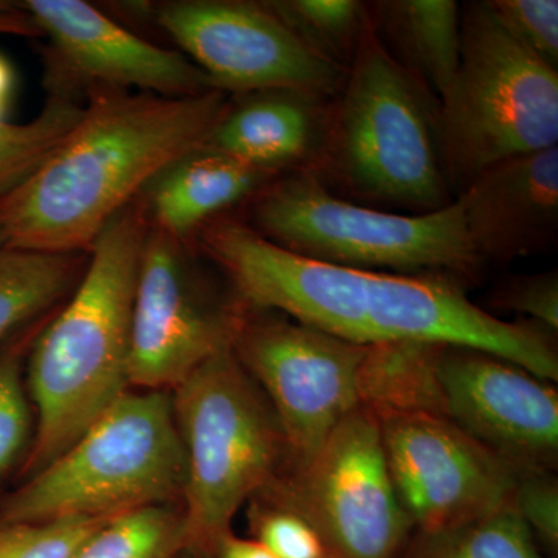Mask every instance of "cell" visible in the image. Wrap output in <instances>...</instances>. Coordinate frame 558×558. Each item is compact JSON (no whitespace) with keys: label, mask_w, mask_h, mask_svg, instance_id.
Returning a JSON list of instances; mask_svg holds the SVG:
<instances>
[{"label":"cell","mask_w":558,"mask_h":558,"mask_svg":"<svg viewBox=\"0 0 558 558\" xmlns=\"http://www.w3.org/2000/svg\"><path fill=\"white\" fill-rule=\"evenodd\" d=\"M202 247L255 311L278 312L359 344H442L487 352L538 379H558L553 341L534 323L502 322L453 279L349 269L295 255L247 223L216 220Z\"/></svg>","instance_id":"1"},{"label":"cell","mask_w":558,"mask_h":558,"mask_svg":"<svg viewBox=\"0 0 558 558\" xmlns=\"http://www.w3.org/2000/svg\"><path fill=\"white\" fill-rule=\"evenodd\" d=\"M229 106L218 89L183 98L100 92L46 163L0 199L3 247L89 253L150 180L204 145Z\"/></svg>","instance_id":"2"},{"label":"cell","mask_w":558,"mask_h":558,"mask_svg":"<svg viewBox=\"0 0 558 558\" xmlns=\"http://www.w3.org/2000/svg\"><path fill=\"white\" fill-rule=\"evenodd\" d=\"M148 227L135 202L110 220L64 310L32 341L27 389L36 427L22 469L28 478L130 389L132 301Z\"/></svg>","instance_id":"3"},{"label":"cell","mask_w":558,"mask_h":558,"mask_svg":"<svg viewBox=\"0 0 558 558\" xmlns=\"http://www.w3.org/2000/svg\"><path fill=\"white\" fill-rule=\"evenodd\" d=\"M306 170L387 211L427 215L454 201L440 156L439 98L389 53L369 13Z\"/></svg>","instance_id":"4"},{"label":"cell","mask_w":558,"mask_h":558,"mask_svg":"<svg viewBox=\"0 0 558 558\" xmlns=\"http://www.w3.org/2000/svg\"><path fill=\"white\" fill-rule=\"evenodd\" d=\"M185 450V553L216 556L242 505L289 461L278 418L233 348L213 355L171 391Z\"/></svg>","instance_id":"5"},{"label":"cell","mask_w":558,"mask_h":558,"mask_svg":"<svg viewBox=\"0 0 558 558\" xmlns=\"http://www.w3.org/2000/svg\"><path fill=\"white\" fill-rule=\"evenodd\" d=\"M186 459L171 391L121 395L0 508V523L110 519L182 497Z\"/></svg>","instance_id":"6"},{"label":"cell","mask_w":558,"mask_h":558,"mask_svg":"<svg viewBox=\"0 0 558 558\" xmlns=\"http://www.w3.org/2000/svg\"><path fill=\"white\" fill-rule=\"evenodd\" d=\"M252 222L288 252L349 269L457 279L484 266L457 199L427 215L387 211L339 196L306 168L264 186Z\"/></svg>","instance_id":"7"},{"label":"cell","mask_w":558,"mask_h":558,"mask_svg":"<svg viewBox=\"0 0 558 558\" xmlns=\"http://www.w3.org/2000/svg\"><path fill=\"white\" fill-rule=\"evenodd\" d=\"M558 142V70L510 38L487 2L461 7V54L439 98V145L451 193L499 161Z\"/></svg>","instance_id":"8"},{"label":"cell","mask_w":558,"mask_h":558,"mask_svg":"<svg viewBox=\"0 0 558 558\" xmlns=\"http://www.w3.org/2000/svg\"><path fill=\"white\" fill-rule=\"evenodd\" d=\"M258 495L303 517L326 558H396L413 527L392 486L380 421L362 407L306 464Z\"/></svg>","instance_id":"9"},{"label":"cell","mask_w":558,"mask_h":558,"mask_svg":"<svg viewBox=\"0 0 558 558\" xmlns=\"http://www.w3.org/2000/svg\"><path fill=\"white\" fill-rule=\"evenodd\" d=\"M231 348L274 410L292 469L306 464L360 409V373L368 344L266 312L241 314Z\"/></svg>","instance_id":"10"},{"label":"cell","mask_w":558,"mask_h":558,"mask_svg":"<svg viewBox=\"0 0 558 558\" xmlns=\"http://www.w3.org/2000/svg\"><path fill=\"white\" fill-rule=\"evenodd\" d=\"M157 22L222 92L300 90L337 97L348 70L326 61L290 32L267 3L179 0Z\"/></svg>","instance_id":"11"},{"label":"cell","mask_w":558,"mask_h":558,"mask_svg":"<svg viewBox=\"0 0 558 558\" xmlns=\"http://www.w3.org/2000/svg\"><path fill=\"white\" fill-rule=\"evenodd\" d=\"M392 486L422 534H435L513 506L521 470L439 414L380 418Z\"/></svg>","instance_id":"12"},{"label":"cell","mask_w":558,"mask_h":558,"mask_svg":"<svg viewBox=\"0 0 558 558\" xmlns=\"http://www.w3.org/2000/svg\"><path fill=\"white\" fill-rule=\"evenodd\" d=\"M241 314L213 304L191 275L180 241L148 227L132 301L130 388L172 391L233 344Z\"/></svg>","instance_id":"13"},{"label":"cell","mask_w":558,"mask_h":558,"mask_svg":"<svg viewBox=\"0 0 558 558\" xmlns=\"http://www.w3.org/2000/svg\"><path fill=\"white\" fill-rule=\"evenodd\" d=\"M444 414L519 470H543L558 449V395L508 360L442 347Z\"/></svg>","instance_id":"14"},{"label":"cell","mask_w":558,"mask_h":558,"mask_svg":"<svg viewBox=\"0 0 558 558\" xmlns=\"http://www.w3.org/2000/svg\"><path fill=\"white\" fill-rule=\"evenodd\" d=\"M22 9L73 72L106 89L137 87L168 98L215 90L189 58L138 38L83 0H28Z\"/></svg>","instance_id":"15"},{"label":"cell","mask_w":558,"mask_h":558,"mask_svg":"<svg viewBox=\"0 0 558 558\" xmlns=\"http://www.w3.org/2000/svg\"><path fill=\"white\" fill-rule=\"evenodd\" d=\"M457 201L484 264L548 252L558 241V145L487 168Z\"/></svg>","instance_id":"16"},{"label":"cell","mask_w":558,"mask_h":558,"mask_svg":"<svg viewBox=\"0 0 558 558\" xmlns=\"http://www.w3.org/2000/svg\"><path fill=\"white\" fill-rule=\"evenodd\" d=\"M328 108L325 98L307 92L247 94L229 106L202 146L275 175L299 165L311 168L325 137Z\"/></svg>","instance_id":"17"},{"label":"cell","mask_w":558,"mask_h":558,"mask_svg":"<svg viewBox=\"0 0 558 558\" xmlns=\"http://www.w3.org/2000/svg\"><path fill=\"white\" fill-rule=\"evenodd\" d=\"M274 175L201 146L172 161L143 193L154 227L182 241L213 216L263 190Z\"/></svg>","instance_id":"18"},{"label":"cell","mask_w":558,"mask_h":558,"mask_svg":"<svg viewBox=\"0 0 558 558\" xmlns=\"http://www.w3.org/2000/svg\"><path fill=\"white\" fill-rule=\"evenodd\" d=\"M389 53L440 98L457 75L461 7L451 0H385L366 3Z\"/></svg>","instance_id":"19"},{"label":"cell","mask_w":558,"mask_h":558,"mask_svg":"<svg viewBox=\"0 0 558 558\" xmlns=\"http://www.w3.org/2000/svg\"><path fill=\"white\" fill-rule=\"evenodd\" d=\"M442 344H368L360 373V407L377 418L398 414H444L439 380Z\"/></svg>","instance_id":"20"},{"label":"cell","mask_w":558,"mask_h":558,"mask_svg":"<svg viewBox=\"0 0 558 558\" xmlns=\"http://www.w3.org/2000/svg\"><path fill=\"white\" fill-rule=\"evenodd\" d=\"M81 253L0 247V348L75 288Z\"/></svg>","instance_id":"21"},{"label":"cell","mask_w":558,"mask_h":558,"mask_svg":"<svg viewBox=\"0 0 558 558\" xmlns=\"http://www.w3.org/2000/svg\"><path fill=\"white\" fill-rule=\"evenodd\" d=\"M185 553L183 510L146 506L112 517L72 558H179Z\"/></svg>","instance_id":"22"},{"label":"cell","mask_w":558,"mask_h":558,"mask_svg":"<svg viewBox=\"0 0 558 558\" xmlns=\"http://www.w3.org/2000/svg\"><path fill=\"white\" fill-rule=\"evenodd\" d=\"M84 108L65 95H54L28 123L0 120V199L46 163L83 116Z\"/></svg>","instance_id":"23"},{"label":"cell","mask_w":558,"mask_h":558,"mask_svg":"<svg viewBox=\"0 0 558 558\" xmlns=\"http://www.w3.org/2000/svg\"><path fill=\"white\" fill-rule=\"evenodd\" d=\"M290 32L326 61L349 69L368 20L359 0H281L266 2Z\"/></svg>","instance_id":"24"},{"label":"cell","mask_w":558,"mask_h":558,"mask_svg":"<svg viewBox=\"0 0 558 558\" xmlns=\"http://www.w3.org/2000/svg\"><path fill=\"white\" fill-rule=\"evenodd\" d=\"M409 558H543L515 508L498 510L462 526L422 534Z\"/></svg>","instance_id":"25"},{"label":"cell","mask_w":558,"mask_h":558,"mask_svg":"<svg viewBox=\"0 0 558 558\" xmlns=\"http://www.w3.org/2000/svg\"><path fill=\"white\" fill-rule=\"evenodd\" d=\"M36 333L11 339L0 348V480L28 457L36 421L24 379V357Z\"/></svg>","instance_id":"26"},{"label":"cell","mask_w":558,"mask_h":558,"mask_svg":"<svg viewBox=\"0 0 558 558\" xmlns=\"http://www.w3.org/2000/svg\"><path fill=\"white\" fill-rule=\"evenodd\" d=\"M108 520L0 523V558H72L80 546Z\"/></svg>","instance_id":"27"},{"label":"cell","mask_w":558,"mask_h":558,"mask_svg":"<svg viewBox=\"0 0 558 558\" xmlns=\"http://www.w3.org/2000/svg\"><path fill=\"white\" fill-rule=\"evenodd\" d=\"M487 5L510 38L558 70L557 0H488Z\"/></svg>","instance_id":"28"},{"label":"cell","mask_w":558,"mask_h":558,"mask_svg":"<svg viewBox=\"0 0 558 558\" xmlns=\"http://www.w3.org/2000/svg\"><path fill=\"white\" fill-rule=\"evenodd\" d=\"M253 539L277 558H326L317 532L295 510L264 498L250 509Z\"/></svg>","instance_id":"29"},{"label":"cell","mask_w":558,"mask_h":558,"mask_svg":"<svg viewBox=\"0 0 558 558\" xmlns=\"http://www.w3.org/2000/svg\"><path fill=\"white\" fill-rule=\"evenodd\" d=\"M513 508L532 535H537L550 549L558 545V487L557 481L545 470H521Z\"/></svg>","instance_id":"30"},{"label":"cell","mask_w":558,"mask_h":558,"mask_svg":"<svg viewBox=\"0 0 558 558\" xmlns=\"http://www.w3.org/2000/svg\"><path fill=\"white\" fill-rule=\"evenodd\" d=\"M495 304L501 310L527 315L542 328L558 329L557 270L510 279L495 293Z\"/></svg>","instance_id":"31"},{"label":"cell","mask_w":558,"mask_h":558,"mask_svg":"<svg viewBox=\"0 0 558 558\" xmlns=\"http://www.w3.org/2000/svg\"><path fill=\"white\" fill-rule=\"evenodd\" d=\"M215 558H277L271 556L269 550L264 548L259 542L253 538L236 537L230 532L220 542Z\"/></svg>","instance_id":"32"},{"label":"cell","mask_w":558,"mask_h":558,"mask_svg":"<svg viewBox=\"0 0 558 558\" xmlns=\"http://www.w3.org/2000/svg\"><path fill=\"white\" fill-rule=\"evenodd\" d=\"M0 28L13 35L35 36L40 33L27 11L2 0H0Z\"/></svg>","instance_id":"33"},{"label":"cell","mask_w":558,"mask_h":558,"mask_svg":"<svg viewBox=\"0 0 558 558\" xmlns=\"http://www.w3.org/2000/svg\"><path fill=\"white\" fill-rule=\"evenodd\" d=\"M11 87H13V69L9 61L0 54V108H7Z\"/></svg>","instance_id":"34"},{"label":"cell","mask_w":558,"mask_h":558,"mask_svg":"<svg viewBox=\"0 0 558 558\" xmlns=\"http://www.w3.org/2000/svg\"><path fill=\"white\" fill-rule=\"evenodd\" d=\"M179 558H202V557L193 556V554H189V553H183L182 556H180Z\"/></svg>","instance_id":"35"},{"label":"cell","mask_w":558,"mask_h":558,"mask_svg":"<svg viewBox=\"0 0 558 558\" xmlns=\"http://www.w3.org/2000/svg\"><path fill=\"white\" fill-rule=\"evenodd\" d=\"M3 245H5V242H3V233L2 229H0V247H3Z\"/></svg>","instance_id":"36"},{"label":"cell","mask_w":558,"mask_h":558,"mask_svg":"<svg viewBox=\"0 0 558 558\" xmlns=\"http://www.w3.org/2000/svg\"><path fill=\"white\" fill-rule=\"evenodd\" d=\"M0 33H5V32H3L2 28H0Z\"/></svg>","instance_id":"37"}]
</instances>
